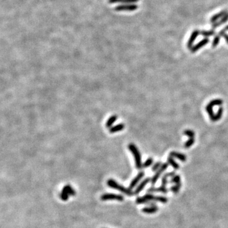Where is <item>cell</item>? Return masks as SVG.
I'll return each instance as SVG.
<instances>
[{"label":"cell","mask_w":228,"mask_h":228,"mask_svg":"<svg viewBox=\"0 0 228 228\" xmlns=\"http://www.w3.org/2000/svg\"><path fill=\"white\" fill-rule=\"evenodd\" d=\"M223 112H224V108L223 107H220L218 109V111H217V114H216V117H215V121H219L220 119H221V117H222L223 114Z\"/></svg>","instance_id":"obj_24"},{"label":"cell","mask_w":228,"mask_h":228,"mask_svg":"<svg viewBox=\"0 0 228 228\" xmlns=\"http://www.w3.org/2000/svg\"><path fill=\"white\" fill-rule=\"evenodd\" d=\"M144 176H145V172L143 171L139 172L138 173V174L131 181V182L129 184V189L131 190L133 189V188H135L137 185V184L139 182V181L144 177Z\"/></svg>","instance_id":"obj_7"},{"label":"cell","mask_w":228,"mask_h":228,"mask_svg":"<svg viewBox=\"0 0 228 228\" xmlns=\"http://www.w3.org/2000/svg\"><path fill=\"white\" fill-rule=\"evenodd\" d=\"M117 119H118V117L116 115H113L110 117L105 123L106 128L108 129L111 128L113 126V125L115 123V122L117 120Z\"/></svg>","instance_id":"obj_15"},{"label":"cell","mask_w":228,"mask_h":228,"mask_svg":"<svg viewBox=\"0 0 228 228\" xmlns=\"http://www.w3.org/2000/svg\"><path fill=\"white\" fill-rule=\"evenodd\" d=\"M107 185L111 188H113L114 190H117L119 191L120 192L128 196H132L134 194V192L132 191V190L129 189V188H125V186L120 184L118 183L116 181H115L113 179H110L107 181Z\"/></svg>","instance_id":"obj_1"},{"label":"cell","mask_w":228,"mask_h":228,"mask_svg":"<svg viewBox=\"0 0 228 228\" xmlns=\"http://www.w3.org/2000/svg\"><path fill=\"white\" fill-rule=\"evenodd\" d=\"M168 163H164L162 164V166H161V167L156 171V172L155 173V174H154V176L152 177V178L151 179V183L152 185H154L156 181L157 180L159 179V178L160 177V175L162 174V172H164L165 170H166L167 167H168Z\"/></svg>","instance_id":"obj_5"},{"label":"cell","mask_w":228,"mask_h":228,"mask_svg":"<svg viewBox=\"0 0 228 228\" xmlns=\"http://www.w3.org/2000/svg\"><path fill=\"white\" fill-rule=\"evenodd\" d=\"M158 210H159V208L156 205H151L150 207H146L142 209V212H143V213L148 214H154Z\"/></svg>","instance_id":"obj_13"},{"label":"cell","mask_w":228,"mask_h":228,"mask_svg":"<svg viewBox=\"0 0 228 228\" xmlns=\"http://www.w3.org/2000/svg\"><path fill=\"white\" fill-rule=\"evenodd\" d=\"M139 1V0H108L109 3H136Z\"/></svg>","instance_id":"obj_18"},{"label":"cell","mask_w":228,"mask_h":228,"mask_svg":"<svg viewBox=\"0 0 228 228\" xmlns=\"http://www.w3.org/2000/svg\"><path fill=\"white\" fill-rule=\"evenodd\" d=\"M60 197L61 200L63 201H67L69 197V195L64 190H62L60 194Z\"/></svg>","instance_id":"obj_25"},{"label":"cell","mask_w":228,"mask_h":228,"mask_svg":"<svg viewBox=\"0 0 228 228\" xmlns=\"http://www.w3.org/2000/svg\"><path fill=\"white\" fill-rule=\"evenodd\" d=\"M167 191H168V190L166 188V186H162L159 188L152 187L147 190V192L149 193H155V192H161L163 193H167Z\"/></svg>","instance_id":"obj_10"},{"label":"cell","mask_w":228,"mask_h":228,"mask_svg":"<svg viewBox=\"0 0 228 228\" xmlns=\"http://www.w3.org/2000/svg\"><path fill=\"white\" fill-rule=\"evenodd\" d=\"M125 128V125L124 124H117L115 125H114V126H112L111 128L109 129V132L111 134H114V133H116L117 132H119V131H121L122 130H124Z\"/></svg>","instance_id":"obj_14"},{"label":"cell","mask_w":228,"mask_h":228,"mask_svg":"<svg viewBox=\"0 0 228 228\" xmlns=\"http://www.w3.org/2000/svg\"><path fill=\"white\" fill-rule=\"evenodd\" d=\"M225 30L224 29H223V30H221V32H220L219 33V36H223L224 37V39H225V40L226 41V42H227V43L228 44V34H227L226 33H225Z\"/></svg>","instance_id":"obj_33"},{"label":"cell","mask_w":228,"mask_h":228,"mask_svg":"<svg viewBox=\"0 0 228 228\" xmlns=\"http://www.w3.org/2000/svg\"><path fill=\"white\" fill-rule=\"evenodd\" d=\"M169 156H171L172 158L177 159L182 162H185L186 160V156L185 155L176 152H171L169 153Z\"/></svg>","instance_id":"obj_12"},{"label":"cell","mask_w":228,"mask_h":228,"mask_svg":"<svg viewBox=\"0 0 228 228\" xmlns=\"http://www.w3.org/2000/svg\"><path fill=\"white\" fill-rule=\"evenodd\" d=\"M100 199L102 201L107 200H117L122 202L124 200V196L121 195L114 194V193H105L100 196Z\"/></svg>","instance_id":"obj_3"},{"label":"cell","mask_w":228,"mask_h":228,"mask_svg":"<svg viewBox=\"0 0 228 228\" xmlns=\"http://www.w3.org/2000/svg\"><path fill=\"white\" fill-rule=\"evenodd\" d=\"M175 176V172L174 171H172V172H167V174H165L162 179H168L169 177H172L173 176Z\"/></svg>","instance_id":"obj_32"},{"label":"cell","mask_w":228,"mask_h":228,"mask_svg":"<svg viewBox=\"0 0 228 228\" xmlns=\"http://www.w3.org/2000/svg\"><path fill=\"white\" fill-rule=\"evenodd\" d=\"M162 164L163 163H162L161 162H156L155 164H154V166L152 167V170L153 171H157V170H158L161 167V166H162Z\"/></svg>","instance_id":"obj_31"},{"label":"cell","mask_w":228,"mask_h":228,"mask_svg":"<svg viewBox=\"0 0 228 228\" xmlns=\"http://www.w3.org/2000/svg\"><path fill=\"white\" fill-rule=\"evenodd\" d=\"M215 30L214 29L212 30H202L200 32V34L204 36V37H210V36H212L215 34Z\"/></svg>","instance_id":"obj_22"},{"label":"cell","mask_w":228,"mask_h":228,"mask_svg":"<svg viewBox=\"0 0 228 228\" xmlns=\"http://www.w3.org/2000/svg\"><path fill=\"white\" fill-rule=\"evenodd\" d=\"M167 163L169 164H170V166L173 168H174V169H176V170H177V169H179V165L174 159H173V158H172V157H171V156L168 157V159H167Z\"/></svg>","instance_id":"obj_20"},{"label":"cell","mask_w":228,"mask_h":228,"mask_svg":"<svg viewBox=\"0 0 228 228\" xmlns=\"http://www.w3.org/2000/svg\"><path fill=\"white\" fill-rule=\"evenodd\" d=\"M136 203L137 204H139V205H141V204H148V205H155V203H153V202H148L143 196H141V197H138L136 200Z\"/></svg>","instance_id":"obj_19"},{"label":"cell","mask_w":228,"mask_h":228,"mask_svg":"<svg viewBox=\"0 0 228 228\" xmlns=\"http://www.w3.org/2000/svg\"><path fill=\"white\" fill-rule=\"evenodd\" d=\"M170 182L172 183H175L176 184H179L181 183V177L179 175H175L173 176L170 180Z\"/></svg>","instance_id":"obj_28"},{"label":"cell","mask_w":228,"mask_h":228,"mask_svg":"<svg viewBox=\"0 0 228 228\" xmlns=\"http://www.w3.org/2000/svg\"><path fill=\"white\" fill-rule=\"evenodd\" d=\"M199 34H200L199 30L196 29L194 31H193V33H191V36L189 38V40H188V41L187 43V47L188 48L191 49L192 47L193 46V43L195 41V39H196V37H198Z\"/></svg>","instance_id":"obj_8"},{"label":"cell","mask_w":228,"mask_h":228,"mask_svg":"<svg viewBox=\"0 0 228 228\" xmlns=\"http://www.w3.org/2000/svg\"><path fill=\"white\" fill-rule=\"evenodd\" d=\"M151 181V179L150 178H146L145 179H144L142 182H141L138 186L137 188L135 189V191H134V194L135 195H138L139 194L141 191H142L144 188L145 187V186L150 182Z\"/></svg>","instance_id":"obj_9"},{"label":"cell","mask_w":228,"mask_h":228,"mask_svg":"<svg viewBox=\"0 0 228 228\" xmlns=\"http://www.w3.org/2000/svg\"><path fill=\"white\" fill-rule=\"evenodd\" d=\"M220 39H221V36H219V35H217L214 37V40H213V41H212V48H216V47L219 44V43L220 42Z\"/></svg>","instance_id":"obj_27"},{"label":"cell","mask_w":228,"mask_h":228,"mask_svg":"<svg viewBox=\"0 0 228 228\" xmlns=\"http://www.w3.org/2000/svg\"><path fill=\"white\" fill-rule=\"evenodd\" d=\"M183 134L184 135L189 137L190 138H194V137H195V132L192 130H190V129L185 130L184 131Z\"/></svg>","instance_id":"obj_30"},{"label":"cell","mask_w":228,"mask_h":228,"mask_svg":"<svg viewBox=\"0 0 228 228\" xmlns=\"http://www.w3.org/2000/svg\"><path fill=\"white\" fill-rule=\"evenodd\" d=\"M128 148L131 152V153L133 155L134 158H135V166L136 168L138 169H142V162H141V157L140 152L138 150L137 146L133 143H130L128 145Z\"/></svg>","instance_id":"obj_2"},{"label":"cell","mask_w":228,"mask_h":228,"mask_svg":"<svg viewBox=\"0 0 228 228\" xmlns=\"http://www.w3.org/2000/svg\"><path fill=\"white\" fill-rule=\"evenodd\" d=\"M181 183H179V184H176L174 186H172L171 188H170V190L174 193H177L179 192V191L181 189Z\"/></svg>","instance_id":"obj_26"},{"label":"cell","mask_w":228,"mask_h":228,"mask_svg":"<svg viewBox=\"0 0 228 228\" xmlns=\"http://www.w3.org/2000/svg\"><path fill=\"white\" fill-rule=\"evenodd\" d=\"M209 43V38L206 37V38L203 39L202 40H201L200 42H198L197 44H196L195 45H194L192 47V48H191V53L196 52L198 50L202 48V47H203L204 46H205Z\"/></svg>","instance_id":"obj_6"},{"label":"cell","mask_w":228,"mask_h":228,"mask_svg":"<svg viewBox=\"0 0 228 228\" xmlns=\"http://www.w3.org/2000/svg\"><path fill=\"white\" fill-rule=\"evenodd\" d=\"M224 30H228V26H226V27H225Z\"/></svg>","instance_id":"obj_34"},{"label":"cell","mask_w":228,"mask_h":228,"mask_svg":"<svg viewBox=\"0 0 228 228\" xmlns=\"http://www.w3.org/2000/svg\"><path fill=\"white\" fill-rule=\"evenodd\" d=\"M153 159L152 158H151V157H150V158H148V159H146L145 162H143V163L142 165V168L145 169V168L150 167L153 164Z\"/></svg>","instance_id":"obj_23"},{"label":"cell","mask_w":228,"mask_h":228,"mask_svg":"<svg viewBox=\"0 0 228 228\" xmlns=\"http://www.w3.org/2000/svg\"><path fill=\"white\" fill-rule=\"evenodd\" d=\"M228 20V13L224 15V16L220 19L219 20L217 21L216 22L214 23L213 25H212V29H216L219 26H221L222 24H224Z\"/></svg>","instance_id":"obj_16"},{"label":"cell","mask_w":228,"mask_h":228,"mask_svg":"<svg viewBox=\"0 0 228 228\" xmlns=\"http://www.w3.org/2000/svg\"><path fill=\"white\" fill-rule=\"evenodd\" d=\"M227 13V10H223L221 11V12H219L214 15H213L210 19V22L211 23H215L217 21H218V20L219 19H221L223 18L224 15H226V14Z\"/></svg>","instance_id":"obj_11"},{"label":"cell","mask_w":228,"mask_h":228,"mask_svg":"<svg viewBox=\"0 0 228 228\" xmlns=\"http://www.w3.org/2000/svg\"><path fill=\"white\" fill-rule=\"evenodd\" d=\"M195 143V139L194 138H190L188 141H186V143H184V147L185 148H189L191 147Z\"/></svg>","instance_id":"obj_29"},{"label":"cell","mask_w":228,"mask_h":228,"mask_svg":"<svg viewBox=\"0 0 228 228\" xmlns=\"http://www.w3.org/2000/svg\"><path fill=\"white\" fill-rule=\"evenodd\" d=\"M63 190L65 191L69 195V196H74L75 195V190L73 189L72 187L69 184L65 185L64 187V188H63Z\"/></svg>","instance_id":"obj_21"},{"label":"cell","mask_w":228,"mask_h":228,"mask_svg":"<svg viewBox=\"0 0 228 228\" xmlns=\"http://www.w3.org/2000/svg\"><path fill=\"white\" fill-rule=\"evenodd\" d=\"M138 9V6L135 4H127L119 5L115 8V10L117 12L121 11H135Z\"/></svg>","instance_id":"obj_4"},{"label":"cell","mask_w":228,"mask_h":228,"mask_svg":"<svg viewBox=\"0 0 228 228\" xmlns=\"http://www.w3.org/2000/svg\"><path fill=\"white\" fill-rule=\"evenodd\" d=\"M213 107L212 105H210L209 103L206 106V111L208 113L209 115V117L210 120L212 121V122H215V117H216V115L214 114V110H213Z\"/></svg>","instance_id":"obj_17"}]
</instances>
